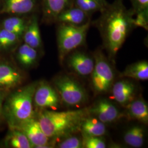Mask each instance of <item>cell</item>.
<instances>
[{"label":"cell","instance_id":"6da1fadb","mask_svg":"<svg viewBox=\"0 0 148 148\" xmlns=\"http://www.w3.org/2000/svg\"><path fill=\"white\" fill-rule=\"evenodd\" d=\"M100 12L101 16L91 24L99 29L104 47L109 56L114 57L134 27L135 13L132 8L127 9L123 0H114Z\"/></svg>","mask_w":148,"mask_h":148},{"label":"cell","instance_id":"7a4b0ae2","mask_svg":"<svg viewBox=\"0 0 148 148\" xmlns=\"http://www.w3.org/2000/svg\"><path fill=\"white\" fill-rule=\"evenodd\" d=\"M89 114L87 109L64 111L45 109L37 111L35 117L43 132L51 140L80 131L82 122Z\"/></svg>","mask_w":148,"mask_h":148},{"label":"cell","instance_id":"3957f363","mask_svg":"<svg viewBox=\"0 0 148 148\" xmlns=\"http://www.w3.org/2000/svg\"><path fill=\"white\" fill-rule=\"evenodd\" d=\"M37 82L23 85L6 96L3 111L8 128H18L24 122L35 117L33 98Z\"/></svg>","mask_w":148,"mask_h":148},{"label":"cell","instance_id":"277c9868","mask_svg":"<svg viewBox=\"0 0 148 148\" xmlns=\"http://www.w3.org/2000/svg\"><path fill=\"white\" fill-rule=\"evenodd\" d=\"M91 21L81 25L57 23V40L60 62H63L70 53L85 44Z\"/></svg>","mask_w":148,"mask_h":148},{"label":"cell","instance_id":"5b68a950","mask_svg":"<svg viewBox=\"0 0 148 148\" xmlns=\"http://www.w3.org/2000/svg\"><path fill=\"white\" fill-rule=\"evenodd\" d=\"M53 85L60 101L66 106H81L87 100V94L85 88L70 77L58 76L53 80Z\"/></svg>","mask_w":148,"mask_h":148},{"label":"cell","instance_id":"8992f818","mask_svg":"<svg viewBox=\"0 0 148 148\" xmlns=\"http://www.w3.org/2000/svg\"><path fill=\"white\" fill-rule=\"evenodd\" d=\"M24 70L16 63L12 54H0V90L11 92L24 85Z\"/></svg>","mask_w":148,"mask_h":148},{"label":"cell","instance_id":"52a82bcc","mask_svg":"<svg viewBox=\"0 0 148 148\" xmlns=\"http://www.w3.org/2000/svg\"><path fill=\"white\" fill-rule=\"evenodd\" d=\"M95 66L91 75L93 88L97 93L108 92L114 84L115 74L106 57L100 50L95 53Z\"/></svg>","mask_w":148,"mask_h":148},{"label":"cell","instance_id":"ba28073f","mask_svg":"<svg viewBox=\"0 0 148 148\" xmlns=\"http://www.w3.org/2000/svg\"><path fill=\"white\" fill-rule=\"evenodd\" d=\"M60 99L57 90L45 81H38L34 95V106L37 110H57L60 104Z\"/></svg>","mask_w":148,"mask_h":148},{"label":"cell","instance_id":"9c48e42d","mask_svg":"<svg viewBox=\"0 0 148 148\" xmlns=\"http://www.w3.org/2000/svg\"><path fill=\"white\" fill-rule=\"evenodd\" d=\"M40 14V0H2L0 15L30 16Z\"/></svg>","mask_w":148,"mask_h":148},{"label":"cell","instance_id":"30bf717a","mask_svg":"<svg viewBox=\"0 0 148 148\" xmlns=\"http://www.w3.org/2000/svg\"><path fill=\"white\" fill-rule=\"evenodd\" d=\"M74 5V0H40V14L43 23H56L60 13Z\"/></svg>","mask_w":148,"mask_h":148},{"label":"cell","instance_id":"8fae6325","mask_svg":"<svg viewBox=\"0 0 148 148\" xmlns=\"http://www.w3.org/2000/svg\"><path fill=\"white\" fill-rule=\"evenodd\" d=\"M18 128L25 134L32 148H51L50 139L43 132L36 117L24 122Z\"/></svg>","mask_w":148,"mask_h":148},{"label":"cell","instance_id":"7c38bea8","mask_svg":"<svg viewBox=\"0 0 148 148\" xmlns=\"http://www.w3.org/2000/svg\"><path fill=\"white\" fill-rule=\"evenodd\" d=\"M38 13L29 16L26 29L21 37L22 42L35 48L39 52L43 50V42L39 25Z\"/></svg>","mask_w":148,"mask_h":148},{"label":"cell","instance_id":"4fadbf2b","mask_svg":"<svg viewBox=\"0 0 148 148\" xmlns=\"http://www.w3.org/2000/svg\"><path fill=\"white\" fill-rule=\"evenodd\" d=\"M68 64L76 74L86 76L92 74L95 66V60L85 52L74 51L69 54Z\"/></svg>","mask_w":148,"mask_h":148},{"label":"cell","instance_id":"5bb4252c","mask_svg":"<svg viewBox=\"0 0 148 148\" xmlns=\"http://www.w3.org/2000/svg\"><path fill=\"white\" fill-rule=\"evenodd\" d=\"M88 111L90 114L105 124L116 121L120 116V113L116 107L106 99L97 101Z\"/></svg>","mask_w":148,"mask_h":148},{"label":"cell","instance_id":"9a60e30c","mask_svg":"<svg viewBox=\"0 0 148 148\" xmlns=\"http://www.w3.org/2000/svg\"><path fill=\"white\" fill-rule=\"evenodd\" d=\"M39 54L40 52L36 49L23 42L12 53L16 63L23 70L34 67L37 63Z\"/></svg>","mask_w":148,"mask_h":148},{"label":"cell","instance_id":"2e32d148","mask_svg":"<svg viewBox=\"0 0 148 148\" xmlns=\"http://www.w3.org/2000/svg\"><path fill=\"white\" fill-rule=\"evenodd\" d=\"M111 88L114 98L122 106H127L133 101L136 88L131 81L126 79L117 81Z\"/></svg>","mask_w":148,"mask_h":148},{"label":"cell","instance_id":"e0dca14e","mask_svg":"<svg viewBox=\"0 0 148 148\" xmlns=\"http://www.w3.org/2000/svg\"><path fill=\"white\" fill-rule=\"evenodd\" d=\"M92 16L78 7L72 5L58 16L56 23H63L74 25H81L91 21Z\"/></svg>","mask_w":148,"mask_h":148},{"label":"cell","instance_id":"ac0fdd59","mask_svg":"<svg viewBox=\"0 0 148 148\" xmlns=\"http://www.w3.org/2000/svg\"><path fill=\"white\" fill-rule=\"evenodd\" d=\"M0 20V27L22 37L30 16L5 15Z\"/></svg>","mask_w":148,"mask_h":148},{"label":"cell","instance_id":"d6986e66","mask_svg":"<svg viewBox=\"0 0 148 148\" xmlns=\"http://www.w3.org/2000/svg\"><path fill=\"white\" fill-rule=\"evenodd\" d=\"M8 130L2 142L5 148H31L32 145L25 134L18 128H8Z\"/></svg>","mask_w":148,"mask_h":148},{"label":"cell","instance_id":"ffe728a7","mask_svg":"<svg viewBox=\"0 0 148 148\" xmlns=\"http://www.w3.org/2000/svg\"><path fill=\"white\" fill-rule=\"evenodd\" d=\"M80 131L85 137H102L106 133L105 123L95 117L87 116L82 122Z\"/></svg>","mask_w":148,"mask_h":148},{"label":"cell","instance_id":"44dd1931","mask_svg":"<svg viewBox=\"0 0 148 148\" xmlns=\"http://www.w3.org/2000/svg\"><path fill=\"white\" fill-rule=\"evenodd\" d=\"M21 42V37L0 27V54H12Z\"/></svg>","mask_w":148,"mask_h":148},{"label":"cell","instance_id":"7402d4cb","mask_svg":"<svg viewBox=\"0 0 148 148\" xmlns=\"http://www.w3.org/2000/svg\"><path fill=\"white\" fill-rule=\"evenodd\" d=\"M127 106L130 116L143 123H148V106L145 101L138 99L132 101Z\"/></svg>","mask_w":148,"mask_h":148},{"label":"cell","instance_id":"603a6c76","mask_svg":"<svg viewBox=\"0 0 148 148\" xmlns=\"http://www.w3.org/2000/svg\"><path fill=\"white\" fill-rule=\"evenodd\" d=\"M121 76L139 81L148 80V62L144 60L132 64L123 71Z\"/></svg>","mask_w":148,"mask_h":148},{"label":"cell","instance_id":"cb8c5ba5","mask_svg":"<svg viewBox=\"0 0 148 148\" xmlns=\"http://www.w3.org/2000/svg\"><path fill=\"white\" fill-rule=\"evenodd\" d=\"M125 143L132 148L143 147L145 140V131L140 126H133L127 130L123 136Z\"/></svg>","mask_w":148,"mask_h":148},{"label":"cell","instance_id":"d4e9b609","mask_svg":"<svg viewBox=\"0 0 148 148\" xmlns=\"http://www.w3.org/2000/svg\"><path fill=\"white\" fill-rule=\"evenodd\" d=\"M74 5L91 16L95 12L101 11V7L95 0H74Z\"/></svg>","mask_w":148,"mask_h":148},{"label":"cell","instance_id":"484cf974","mask_svg":"<svg viewBox=\"0 0 148 148\" xmlns=\"http://www.w3.org/2000/svg\"><path fill=\"white\" fill-rule=\"evenodd\" d=\"M59 148H82L83 147V140L76 136H70L66 138L57 145Z\"/></svg>","mask_w":148,"mask_h":148},{"label":"cell","instance_id":"4316f807","mask_svg":"<svg viewBox=\"0 0 148 148\" xmlns=\"http://www.w3.org/2000/svg\"><path fill=\"white\" fill-rule=\"evenodd\" d=\"M101 137H83V147L86 148H105V141Z\"/></svg>","mask_w":148,"mask_h":148},{"label":"cell","instance_id":"83f0119b","mask_svg":"<svg viewBox=\"0 0 148 148\" xmlns=\"http://www.w3.org/2000/svg\"><path fill=\"white\" fill-rule=\"evenodd\" d=\"M133 18V25L134 27H142L145 29H148V12L142 11L136 13Z\"/></svg>","mask_w":148,"mask_h":148},{"label":"cell","instance_id":"f1b7e54d","mask_svg":"<svg viewBox=\"0 0 148 148\" xmlns=\"http://www.w3.org/2000/svg\"><path fill=\"white\" fill-rule=\"evenodd\" d=\"M8 93V92L0 90V130L6 125L3 111V104L5 97Z\"/></svg>","mask_w":148,"mask_h":148},{"label":"cell","instance_id":"f546056e","mask_svg":"<svg viewBox=\"0 0 148 148\" xmlns=\"http://www.w3.org/2000/svg\"><path fill=\"white\" fill-rule=\"evenodd\" d=\"M131 2L135 14L142 11L148 12V0H131Z\"/></svg>","mask_w":148,"mask_h":148},{"label":"cell","instance_id":"4dcf8cb0","mask_svg":"<svg viewBox=\"0 0 148 148\" xmlns=\"http://www.w3.org/2000/svg\"><path fill=\"white\" fill-rule=\"evenodd\" d=\"M95 1L101 7V10L104 9L106 6L109 4V3L106 1V0H95Z\"/></svg>","mask_w":148,"mask_h":148},{"label":"cell","instance_id":"1f68e13d","mask_svg":"<svg viewBox=\"0 0 148 148\" xmlns=\"http://www.w3.org/2000/svg\"><path fill=\"white\" fill-rule=\"evenodd\" d=\"M2 0H0V8H1V4H2Z\"/></svg>","mask_w":148,"mask_h":148}]
</instances>
